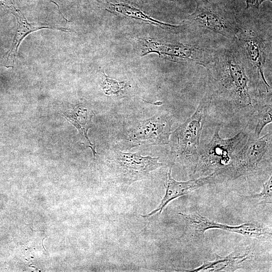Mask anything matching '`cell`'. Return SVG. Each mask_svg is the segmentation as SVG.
<instances>
[{
  "mask_svg": "<svg viewBox=\"0 0 272 272\" xmlns=\"http://www.w3.org/2000/svg\"><path fill=\"white\" fill-rule=\"evenodd\" d=\"M205 66L208 70L211 98L240 110L254 108L258 101L251 65L238 44L216 52Z\"/></svg>",
  "mask_w": 272,
  "mask_h": 272,
  "instance_id": "1",
  "label": "cell"
},
{
  "mask_svg": "<svg viewBox=\"0 0 272 272\" xmlns=\"http://www.w3.org/2000/svg\"><path fill=\"white\" fill-rule=\"evenodd\" d=\"M211 101L210 96L207 95L192 116L171 133L168 143L171 152L175 159L185 166L193 164L195 169L200 148V137Z\"/></svg>",
  "mask_w": 272,
  "mask_h": 272,
  "instance_id": "2",
  "label": "cell"
},
{
  "mask_svg": "<svg viewBox=\"0 0 272 272\" xmlns=\"http://www.w3.org/2000/svg\"><path fill=\"white\" fill-rule=\"evenodd\" d=\"M219 131L220 126H218L211 141L200 146L194 174L200 176L208 171H216L228 166L233 156L244 145L249 136L241 131L232 138L225 139L220 137Z\"/></svg>",
  "mask_w": 272,
  "mask_h": 272,
  "instance_id": "3",
  "label": "cell"
},
{
  "mask_svg": "<svg viewBox=\"0 0 272 272\" xmlns=\"http://www.w3.org/2000/svg\"><path fill=\"white\" fill-rule=\"evenodd\" d=\"M159 158L143 156L138 153L116 151L107 164L113 181L121 185H129L148 179L150 172L164 166Z\"/></svg>",
  "mask_w": 272,
  "mask_h": 272,
  "instance_id": "4",
  "label": "cell"
},
{
  "mask_svg": "<svg viewBox=\"0 0 272 272\" xmlns=\"http://www.w3.org/2000/svg\"><path fill=\"white\" fill-rule=\"evenodd\" d=\"M188 20L192 29L220 34L231 41L236 40L241 27L234 18L205 0L196 1L195 11Z\"/></svg>",
  "mask_w": 272,
  "mask_h": 272,
  "instance_id": "5",
  "label": "cell"
},
{
  "mask_svg": "<svg viewBox=\"0 0 272 272\" xmlns=\"http://www.w3.org/2000/svg\"><path fill=\"white\" fill-rule=\"evenodd\" d=\"M271 148V132L260 138L248 136L244 145L233 156L230 164L224 168L225 177L234 179L254 174Z\"/></svg>",
  "mask_w": 272,
  "mask_h": 272,
  "instance_id": "6",
  "label": "cell"
},
{
  "mask_svg": "<svg viewBox=\"0 0 272 272\" xmlns=\"http://www.w3.org/2000/svg\"><path fill=\"white\" fill-rule=\"evenodd\" d=\"M185 223L184 231L181 238L187 236L201 237L211 229H219L229 232L241 234L247 237L261 239L271 235L270 229L252 223L237 226H230L216 223L198 213L185 214L179 213Z\"/></svg>",
  "mask_w": 272,
  "mask_h": 272,
  "instance_id": "7",
  "label": "cell"
},
{
  "mask_svg": "<svg viewBox=\"0 0 272 272\" xmlns=\"http://www.w3.org/2000/svg\"><path fill=\"white\" fill-rule=\"evenodd\" d=\"M236 40L249 63L257 71L264 85L270 88L264 75L267 55V44L264 36L261 33L241 25Z\"/></svg>",
  "mask_w": 272,
  "mask_h": 272,
  "instance_id": "8",
  "label": "cell"
},
{
  "mask_svg": "<svg viewBox=\"0 0 272 272\" xmlns=\"http://www.w3.org/2000/svg\"><path fill=\"white\" fill-rule=\"evenodd\" d=\"M219 178L216 171L208 176L194 179L187 181H178L171 176V168L167 173V177L165 184V193L158 207L149 214L141 215L143 218H148L159 212L161 214L164 208L172 200L179 197L187 195L197 188L205 185L213 183Z\"/></svg>",
  "mask_w": 272,
  "mask_h": 272,
  "instance_id": "9",
  "label": "cell"
},
{
  "mask_svg": "<svg viewBox=\"0 0 272 272\" xmlns=\"http://www.w3.org/2000/svg\"><path fill=\"white\" fill-rule=\"evenodd\" d=\"M171 123L165 116H154L142 121L134 130L131 139L149 142L151 145L168 144L171 135Z\"/></svg>",
  "mask_w": 272,
  "mask_h": 272,
  "instance_id": "10",
  "label": "cell"
},
{
  "mask_svg": "<svg viewBox=\"0 0 272 272\" xmlns=\"http://www.w3.org/2000/svg\"><path fill=\"white\" fill-rule=\"evenodd\" d=\"M249 253L246 252L242 255L235 254L233 252L226 256H217L214 261H205L200 266L190 269L188 271H233L239 268L241 264L249 258Z\"/></svg>",
  "mask_w": 272,
  "mask_h": 272,
  "instance_id": "11",
  "label": "cell"
},
{
  "mask_svg": "<svg viewBox=\"0 0 272 272\" xmlns=\"http://www.w3.org/2000/svg\"><path fill=\"white\" fill-rule=\"evenodd\" d=\"M14 14L16 16L18 21V26L16 33L14 37L13 44L11 51L8 54L7 61L14 63L16 52L19 44L22 40L30 33L43 28L56 29L67 31V29L49 26H35L29 23L24 16L20 11L16 10Z\"/></svg>",
  "mask_w": 272,
  "mask_h": 272,
  "instance_id": "12",
  "label": "cell"
},
{
  "mask_svg": "<svg viewBox=\"0 0 272 272\" xmlns=\"http://www.w3.org/2000/svg\"><path fill=\"white\" fill-rule=\"evenodd\" d=\"M80 107H78L73 113H70L67 117L69 120L72 122L78 129L81 135H84L89 143V147L92 150L94 157L96 154L95 151L94 146H93L87 136V130L90 126H88V123L90 121L91 117L88 118L87 114V111Z\"/></svg>",
  "mask_w": 272,
  "mask_h": 272,
  "instance_id": "13",
  "label": "cell"
},
{
  "mask_svg": "<svg viewBox=\"0 0 272 272\" xmlns=\"http://www.w3.org/2000/svg\"><path fill=\"white\" fill-rule=\"evenodd\" d=\"M257 111L256 124L255 127L254 135L256 138H259L264 127L271 122V100L268 101L266 104L258 105Z\"/></svg>",
  "mask_w": 272,
  "mask_h": 272,
  "instance_id": "14",
  "label": "cell"
},
{
  "mask_svg": "<svg viewBox=\"0 0 272 272\" xmlns=\"http://www.w3.org/2000/svg\"><path fill=\"white\" fill-rule=\"evenodd\" d=\"M248 198L256 199L258 205L271 204L272 199V176L270 174L268 179L263 184L261 191L257 194L244 196Z\"/></svg>",
  "mask_w": 272,
  "mask_h": 272,
  "instance_id": "15",
  "label": "cell"
},
{
  "mask_svg": "<svg viewBox=\"0 0 272 272\" xmlns=\"http://www.w3.org/2000/svg\"><path fill=\"white\" fill-rule=\"evenodd\" d=\"M105 77L102 84V89L105 94L109 95L111 94L119 95L123 92L125 86L123 82H118L109 78L104 73H102Z\"/></svg>",
  "mask_w": 272,
  "mask_h": 272,
  "instance_id": "16",
  "label": "cell"
},
{
  "mask_svg": "<svg viewBox=\"0 0 272 272\" xmlns=\"http://www.w3.org/2000/svg\"><path fill=\"white\" fill-rule=\"evenodd\" d=\"M266 0H245L246 9H255L258 10L260 6Z\"/></svg>",
  "mask_w": 272,
  "mask_h": 272,
  "instance_id": "17",
  "label": "cell"
}]
</instances>
